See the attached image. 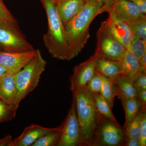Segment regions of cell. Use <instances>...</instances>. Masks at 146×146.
Listing matches in <instances>:
<instances>
[{"instance_id": "ba28073f", "label": "cell", "mask_w": 146, "mask_h": 146, "mask_svg": "<svg viewBox=\"0 0 146 146\" xmlns=\"http://www.w3.org/2000/svg\"><path fill=\"white\" fill-rule=\"evenodd\" d=\"M61 125L60 138L56 146H83L81 128L73 99L68 115Z\"/></svg>"}, {"instance_id": "f546056e", "label": "cell", "mask_w": 146, "mask_h": 146, "mask_svg": "<svg viewBox=\"0 0 146 146\" xmlns=\"http://www.w3.org/2000/svg\"><path fill=\"white\" fill-rule=\"evenodd\" d=\"M141 146L146 145V111H144L141 119L140 137Z\"/></svg>"}, {"instance_id": "83f0119b", "label": "cell", "mask_w": 146, "mask_h": 146, "mask_svg": "<svg viewBox=\"0 0 146 146\" xmlns=\"http://www.w3.org/2000/svg\"><path fill=\"white\" fill-rule=\"evenodd\" d=\"M102 83L103 76L96 71L94 76L87 83L86 87L92 94H100Z\"/></svg>"}, {"instance_id": "f1b7e54d", "label": "cell", "mask_w": 146, "mask_h": 146, "mask_svg": "<svg viewBox=\"0 0 146 146\" xmlns=\"http://www.w3.org/2000/svg\"><path fill=\"white\" fill-rule=\"evenodd\" d=\"M17 20L7 9L2 0H0V21H15Z\"/></svg>"}, {"instance_id": "cb8c5ba5", "label": "cell", "mask_w": 146, "mask_h": 146, "mask_svg": "<svg viewBox=\"0 0 146 146\" xmlns=\"http://www.w3.org/2000/svg\"><path fill=\"white\" fill-rule=\"evenodd\" d=\"M18 106L9 104L0 99V123L11 121L15 117Z\"/></svg>"}, {"instance_id": "484cf974", "label": "cell", "mask_w": 146, "mask_h": 146, "mask_svg": "<svg viewBox=\"0 0 146 146\" xmlns=\"http://www.w3.org/2000/svg\"><path fill=\"white\" fill-rule=\"evenodd\" d=\"M128 25L133 37L146 40V18Z\"/></svg>"}, {"instance_id": "7c38bea8", "label": "cell", "mask_w": 146, "mask_h": 146, "mask_svg": "<svg viewBox=\"0 0 146 146\" xmlns=\"http://www.w3.org/2000/svg\"><path fill=\"white\" fill-rule=\"evenodd\" d=\"M102 23L109 29L114 37L127 50L133 37L128 25L110 15Z\"/></svg>"}, {"instance_id": "836d02e7", "label": "cell", "mask_w": 146, "mask_h": 146, "mask_svg": "<svg viewBox=\"0 0 146 146\" xmlns=\"http://www.w3.org/2000/svg\"><path fill=\"white\" fill-rule=\"evenodd\" d=\"M124 146H141L140 139L126 138Z\"/></svg>"}, {"instance_id": "e575fe53", "label": "cell", "mask_w": 146, "mask_h": 146, "mask_svg": "<svg viewBox=\"0 0 146 146\" xmlns=\"http://www.w3.org/2000/svg\"><path fill=\"white\" fill-rule=\"evenodd\" d=\"M137 99L141 103L143 106L146 107V90L138 91Z\"/></svg>"}, {"instance_id": "3957f363", "label": "cell", "mask_w": 146, "mask_h": 146, "mask_svg": "<svg viewBox=\"0 0 146 146\" xmlns=\"http://www.w3.org/2000/svg\"><path fill=\"white\" fill-rule=\"evenodd\" d=\"M73 100L81 128L83 146H91L99 115L93 94L86 87L73 93Z\"/></svg>"}, {"instance_id": "d4e9b609", "label": "cell", "mask_w": 146, "mask_h": 146, "mask_svg": "<svg viewBox=\"0 0 146 146\" xmlns=\"http://www.w3.org/2000/svg\"><path fill=\"white\" fill-rule=\"evenodd\" d=\"M138 59L146 54V40L133 37L127 50Z\"/></svg>"}, {"instance_id": "4dcf8cb0", "label": "cell", "mask_w": 146, "mask_h": 146, "mask_svg": "<svg viewBox=\"0 0 146 146\" xmlns=\"http://www.w3.org/2000/svg\"><path fill=\"white\" fill-rule=\"evenodd\" d=\"M120 0H100L102 6L99 11V14L104 12L109 13L112 7Z\"/></svg>"}, {"instance_id": "8992f818", "label": "cell", "mask_w": 146, "mask_h": 146, "mask_svg": "<svg viewBox=\"0 0 146 146\" xmlns=\"http://www.w3.org/2000/svg\"><path fill=\"white\" fill-rule=\"evenodd\" d=\"M34 49L21 31L17 21H0V51L20 52Z\"/></svg>"}, {"instance_id": "5bb4252c", "label": "cell", "mask_w": 146, "mask_h": 146, "mask_svg": "<svg viewBox=\"0 0 146 146\" xmlns=\"http://www.w3.org/2000/svg\"><path fill=\"white\" fill-rule=\"evenodd\" d=\"M54 129L35 124L29 125L25 128L20 136L13 139L12 146H31L40 137Z\"/></svg>"}, {"instance_id": "8d00e7d4", "label": "cell", "mask_w": 146, "mask_h": 146, "mask_svg": "<svg viewBox=\"0 0 146 146\" xmlns=\"http://www.w3.org/2000/svg\"><path fill=\"white\" fill-rule=\"evenodd\" d=\"M7 70L4 67L0 65V79L5 73L6 72Z\"/></svg>"}, {"instance_id": "d590c367", "label": "cell", "mask_w": 146, "mask_h": 146, "mask_svg": "<svg viewBox=\"0 0 146 146\" xmlns=\"http://www.w3.org/2000/svg\"><path fill=\"white\" fill-rule=\"evenodd\" d=\"M139 62L142 67L146 69V54L139 59Z\"/></svg>"}, {"instance_id": "9a60e30c", "label": "cell", "mask_w": 146, "mask_h": 146, "mask_svg": "<svg viewBox=\"0 0 146 146\" xmlns=\"http://www.w3.org/2000/svg\"><path fill=\"white\" fill-rule=\"evenodd\" d=\"M55 1L63 26L75 16L86 3L85 0H55Z\"/></svg>"}, {"instance_id": "1f68e13d", "label": "cell", "mask_w": 146, "mask_h": 146, "mask_svg": "<svg viewBox=\"0 0 146 146\" xmlns=\"http://www.w3.org/2000/svg\"><path fill=\"white\" fill-rule=\"evenodd\" d=\"M136 5L139 11L143 14H146V0H128Z\"/></svg>"}, {"instance_id": "4316f807", "label": "cell", "mask_w": 146, "mask_h": 146, "mask_svg": "<svg viewBox=\"0 0 146 146\" xmlns=\"http://www.w3.org/2000/svg\"><path fill=\"white\" fill-rule=\"evenodd\" d=\"M127 76L132 80L137 91L146 90V70H143Z\"/></svg>"}, {"instance_id": "ac0fdd59", "label": "cell", "mask_w": 146, "mask_h": 146, "mask_svg": "<svg viewBox=\"0 0 146 146\" xmlns=\"http://www.w3.org/2000/svg\"><path fill=\"white\" fill-rule=\"evenodd\" d=\"M112 81L118 89V96L122 95L127 98H137L138 91L132 80L126 75H121Z\"/></svg>"}, {"instance_id": "6da1fadb", "label": "cell", "mask_w": 146, "mask_h": 146, "mask_svg": "<svg viewBox=\"0 0 146 146\" xmlns=\"http://www.w3.org/2000/svg\"><path fill=\"white\" fill-rule=\"evenodd\" d=\"M101 3H86L83 8L64 26L68 51V61L76 57L90 37L89 28L94 18L99 15Z\"/></svg>"}, {"instance_id": "44dd1931", "label": "cell", "mask_w": 146, "mask_h": 146, "mask_svg": "<svg viewBox=\"0 0 146 146\" xmlns=\"http://www.w3.org/2000/svg\"><path fill=\"white\" fill-rule=\"evenodd\" d=\"M93 97L95 106L99 114L113 122L119 123L112 113V108L100 94H93Z\"/></svg>"}, {"instance_id": "5b68a950", "label": "cell", "mask_w": 146, "mask_h": 146, "mask_svg": "<svg viewBox=\"0 0 146 146\" xmlns=\"http://www.w3.org/2000/svg\"><path fill=\"white\" fill-rule=\"evenodd\" d=\"M126 139L125 128L99 114L91 146H124Z\"/></svg>"}, {"instance_id": "8fae6325", "label": "cell", "mask_w": 146, "mask_h": 146, "mask_svg": "<svg viewBox=\"0 0 146 146\" xmlns=\"http://www.w3.org/2000/svg\"><path fill=\"white\" fill-rule=\"evenodd\" d=\"M108 15L127 25L146 18L136 5L128 0H120L112 7Z\"/></svg>"}, {"instance_id": "52a82bcc", "label": "cell", "mask_w": 146, "mask_h": 146, "mask_svg": "<svg viewBox=\"0 0 146 146\" xmlns=\"http://www.w3.org/2000/svg\"><path fill=\"white\" fill-rule=\"evenodd\" d=\"M96 37L97 47L94 54L95 55L121 61L127 49L102 23L97 31Z\"/></svg>"}, {"instance_id": "e0dca14e", "label": "cell", "mask_w": 146, "mask_h": 146, "mask_svg": "<svg viewBox=\"0 0 146 146\" xmlns=\"http://www.w3.org/2000/svg\"><path fill=\"white\" fill-rule=\"evenodd\" d=\"M118 97L121 100L125 113V122L123 127L126 128L138 115L142 108L145 106L137 98H127L122 95Z\"/></svg>"}, {"instance_id": "2e32d148", "label": "cell", "mask_w": 146, "mask_h": 146, "mask_svg": "<svg viewBox=\"0 0 146 146\" xmlns=\"http://www.w3.org/2000/svg\"><path fill=\"white\" fill-rule=\"evenodd\" d=\"M15 75L7 72L0 79V99L8 104L19 106Z\"/></svg>"}, {"instance_id": "9c48e42d", "label": "cell", "mask_w": 146, "mask_h": 146, "mask_svg": "<svg viewBox=\"0 0 146 146\" xmlns=\"http://www.w3.org/2000/svg\"><path fill=\"white\" fill-rule=\"evenodd\" d=\"M93 56L88 60L76 65L70 79V89L72 93L86 87L87 83L96 73Z\"/></svg>"}, {"instance_id": "277c9868", "label": "cell", "mask_w": 146, "mask_h": 146, "mask_svg": "<svg viewBox=\"0 0 146 146\" xmlns=\"http://www.w3.org/2000/svg\"><path fill=\"white\" fill-rule=\"evenodd\" d=\"M47 63L38 49L36 54L21 71L15 75L18 91V103L34 91L39 84Z\"/></svg>"}, {"instance_id": "4fadbf2b", "label": "cell", "mask_w": 146, "mask_h": 146, "mask_svg": "<svg viewBox=\"0 0 146 146\" xmlns=\"http://www.w3.org/2000/svg\"><path fill=\"white\" fill-rule=\"evenodd\" d=\"M93 62L96 70L105 77L113 80L123 74L121 62L93 55Z\"/></svg>"}, {"instance_id": "d6a6232c", "label": "cell", "mask_w": 146, "mask_h": 146, "mask_svg": "<svg viewBox=\"0 0 146 146\" xmlns=\"http://www.w3.org/2000/svg\"><path fill=\"white\" fill-rule=\"evenodd\" d=\"M13 138L10 135L0 138V146H12Z\"/></svg>"}, {"instance_id": "30bf717a", "label": "cell", "mask_w": 146, "mask_h": 146, "mask_svg": "<svg viewBox=\"0 0 146 146\" xmlns=\"http://www.w3.org/2000/svg\"><path fill=\"white\" fill-rule=\"evenodd\" d=\"M38 50L20 52L0 51V65L4 67L7 72L16 74L34 57Z\"/></svg>"}, {"instance_id": "603a6c76", "label": "cell", "mask_w": 146, "mask_h": 146, "mask_svg": "<svg viewBox=\"0 0 146 146\" xmlns=\"http://www.w3.org/2000/svg\"><path fill=\"white\" fill-rule=\"evenodd\" d=\"M146 107H143L138 115L126 128L127 138H139L141 119Z\"/></svg>"}, {"instance_id": "7402d4cb", "label": "cell", "mask_w": 146, "mask_h": 146, "mask_svg": "<svg viewBox=\"0 0 146 146\" xmlns=\"http://www.w3.org/2000/svg\"><path fill=\"white\" fill-rule=\"evenodd\" d=\"M61 125L40 137L31 146H56L60 138Z\"/></svg>"}, {"instance_id": "7a4b0ae2", "label": "cell", "mask_w": 146, "mask_h": 146, "mask_svg": "<svg viewBox=\"0 0 146 146\" xmlns=\"http://www.w3.org/2000/svg\"><path fill=\"white\" fill-rule=\"evenodd\" d=\"M48 20V30L43 42L52 57L58 60H68V51L64 26L56 10L55 0H40Z\"/></svg>"}, {"instance_id": "ffe728a7", "label": "cell", "mask_w": 146, "mask_h": 146, "mask_svg": "<svg viewBox=\"0 0 146 146\" xmlns=\"http://www.w3.org/2000/svg\"><path fill=\"white\" fill-rule=\"evenodd\" d=\"M102 76V85L100 94L112 108L115 97L118 96L119 91L112 80Z\"/></svg>"}, {"instance_id": "d6986e66", "label": "cell", "mask_w": 146, "mask_h": 146, "mask_svg": "<svg viewBox=\"0 0 146 146\" xmlns=\"http://www.w3.org/2000/svg\"><path fill=\"white\" fill-rule=\"evenodd\" d=\"M123 65V74L129 75L133 73L143 70H145L141 66L139 59L126 50L121 60Z\"/></svg>"}, {"instance_id": "74e56055", "label": "cell", "mask_w": 146, "mask_h": 146, "mask_svg": "<svg viewBox=\"0 0 146 146\" xmlns=\"http://www.w3.org/2000/svg\"><path fill=\"white\" fill-rule=\"evenodd\" d=\"M85 1L86 3L98 4L101 3L100 0H85Z\"/></svg>"}]
</instances>
